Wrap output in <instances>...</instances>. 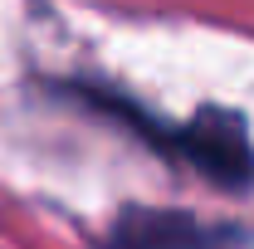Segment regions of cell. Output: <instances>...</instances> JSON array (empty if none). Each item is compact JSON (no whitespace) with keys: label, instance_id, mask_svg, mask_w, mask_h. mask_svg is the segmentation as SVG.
<instances>
[{"label":"cell","instance_id":"6da1fadb","mask_svg":"<svg viewBox=\"0 0 254 249\" xmlns=\"http://www.w3.org/2000/svg\"><path fill=\"white\" fill-rule=\"evenodd\" d=\"M161 152L181 156L186 166H195L200 176H210L215 186H245L254 181V147L250 132L235 113H200L195 123L161 132Z\"/></svg>","mask_w":254,"mask_h":249},{"label":"cell","instance_id":"7a4b0ae2","mask_svg":"<svg viewBox=\"0 0 254 249\" xmlns=\"http://www.w3.org/2000/svg\"><path fill=\"white\" fill-rule=\"evenodd\" d=\"M240 230L186 210H123L108 230V249H235Z\"/></svg>","mask_w":254,"mask_h":249}]
</instances>
